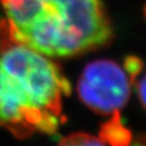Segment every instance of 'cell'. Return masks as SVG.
<instances>
[{"label":"cell","mask_w":146,"mask_h":146,"mask_svg":"<svg viewBox=\"0 0 146 146\" xmlns=\"http://www.w3.org/2000/svg\"><path fill=\"white\" fill-rule=\"evenodd\" d=\"M6 35L48 58L102 48L114 30L102 0H0Z\"/></svg>","instance_id":"1"},{"label":"cell","mask_w":146,"mask_h":146,"mask_svg":"<svg viewBox=\"0 0 146 146\" xmlns=\"http://www.w3.org/2000/svg\"><path fill=\"white\" fill-rule=\"evenodd\" d=\"M138 80L139 81L135 83L136 88H137V96H138V99H139L141 106L146 111V72Z\"/></svg>","instance_id":"7"},{"label":"cell","mask_w":146,"mask_h":146,"mask_svg":"<svg viewBox=\"0 0 146 146\" xmlns=\"http://www.w3.org/2000/svg\"><path fill=\"white\" fill-rule=\"evenodd\" d=\"M131 85L119 63L100 59L85 66L78 78L77 92L82 102L94 113L111 115L128 104Z\"/></svg>","instance_id":"3"},{"label":"cell","mask_w":146,"mask_h":146,"mask_svg":"<svg viewBox=\"0 0 146 146\" xmlns=\"http://www.w3.org/2000/svg\"><path fill=\"white\" fill-rule=\"evenodd\" d=\"M143 13H144V17H145V20H146V4H145V6H144V9H143Z\"/></svg>","instance_id":"9"},{"label":"cell","mask_w":146,"mask_h":146,"mask_svg":"<svg viewBox=\"0 0 146 146\" xmlns=\"http://www.w3.org/2000/svg\"><path fill=\"white\" fill-rule=\"evenodd\" d=\"M58 146H106L99 137L90 133L77 132L63 138Z\"/></svg>","instance_id":"5"},{"label":"cell","mask_w":146,"mask_h":146,"mask_svg":"<svg viewBox=\"0 0 146 146\" xmlns=\"http://www.w3.org/2000/svg\"><path fill=\"white\" fill-rule=\"evenodd\" d=\"M106 146H130L133 135L122 122L120 111L111 114L109 119L101 125L99 136Z\"/></svg>","instance_id":"4"},{"label":"cell","mask_w":146,"mask_h":146,"mask_svg":"<svg viewBox=\"0 0 146 146\" xmlns=\"http://www.w3.org/2000/svg\"><path fill=\"white\" fill-rule=\"evenodd\" d=\"M1 28H3V21H0V31H1Z\"/></svg>","instance_id":"10"},{"label":"cell","mask_w":146,"mask_h":146,"mask_svg":"<svg viewBox=\"0 0 146 146\" xmlns=\"http://www.w3.org/2000/svg\"><path fill=\"white\" fill-rule=\"evenodd\" d=\"M70 83L48 56L0 31V128L19 138L54 133Z\"/></svg>","instance_id":"2"},{"label":"cell","mask_w":146,"mask_h":146,"mask_svg":"<svg viewBox=\"0 0 146 146\" xmlns=\"http://www.w3.org/2000/svg\"><path fill=\"white\" fill-rule=\"evenodd\" d=\"M123 69L125 71V74L128 75L131 84L133 85L137 82L139 75L144 70V62L140 58H138L136 55H128L124 59Z\"/></svg>","instance_id":"6"},{"label":"cell","mask_w":146,"mask_h":146,"mask_svg":"<svg viewBox=\"0 0 146 146\" xmlns=\"http://www.w3.org/2000/svg\"><path fill=\"white\" fill-rule=\"evenodd\" d=\"M130 146H146V133H139L133 137Z\"/></svg>","instance_id":"8"}]
</instances>
